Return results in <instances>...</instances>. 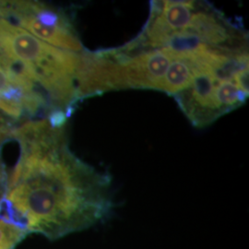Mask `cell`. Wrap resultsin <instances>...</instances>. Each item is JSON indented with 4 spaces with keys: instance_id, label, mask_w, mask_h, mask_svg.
<instances>
[{
    "instance_id": "cell-1",
    "label": "cell",
    "mask_w": 249,
    "mask_h": 249,
    "mask_svg": "<svg viewBox=\"0 0 249 249\" xmlns=\"http://www.w3.org/2000/svg\"><path fill=\"white\" fill-rule=\"evenodd\" d=\"M18 161L0 196V220L57 240L103 223L112 214V179L72 152L63 128L47 119L15 127Z\"/></svg>"
},
{
    "instance_id": "cell-3",
    "label": "cell",
    "mask_w": 249,
    "mask_h": 249,
    "mask_svg": "<svg viewBox=\"0 0 249 249\" xmlns=\"http://www.w3.org/2000/svg\"><path fill=\"white\" fill-rule=\"evenodd\" d=\"M248 35L237 23L224 17L209 3L196 1L187 26L170 38L163 48L176 52L207 47L229 53H247Z\"/></svg>"
},
{
    "instance_id": "cell-8",
    "label": "cell",
    "mask_w": 249,
    "mask_h": 249,
    "mask_svg": "<svg viewBox=\"0 0 249 249\" xmlns=\"http://www.w3.org/2000/svg\"><path fill=\"white\" fill-rule=\"evenodd\" d=\"M36 84L18 69L0 70V95L17 85Z\"/></svg>"
},
{
    "instance_id": "cell-7",
    "label": "cell",
    "mask_w": 249,
    "mask_h": 249,
    "mask_svg": "<svg viewBox=\"0 0 249 249\" xmlns=\"http://www.w3.org/2000/svg\"><path fill=\"white\" fill-rule=\"evenodd\" d=\"M27 233L15 224L0 220V247L5 249H14Z\"/></svg>"
},
{
    "instance_id": "cell-5",
    "label": "cell",
    "mask_w": 249,
    "mask_h": 249,
    "mask_svg": "<svg viewBox=\"0 0 249 249\" xmlns=\"http://www.w3.org/2000/svg\"><path fill=\"white\" fill-rule=\"evenodd\" d=\"M221 80L210 68L196 72L186 89L174 97L188 120L204 127L221 117L216 102V89Z\"/></svg>"
},
{
    "instance_id": "cell-9",
    "label": "cell",
    "mask_w": 249,
    "mask_h": 249,
    "mask_svg": "<svg viewBox=\"0 0 249 249\" xmlns=\"http://www.w3.org/2000/svg\"><path fill=\"white\" fill-rule=\"evenodd\" d=\"M13 128H0V145L4 142L7 139H9V137H11V131ZM6 172H5V168L4 165L2 163V160L0 158V196L2 195V191L4 188V185H5V181H6Z\"/></svg>"
},
{
    "instance_id": "cell-6",
    "label": "cell",
    "mask_w": 249,
    "mask_h": 249,
    "mask_svg": "<svg viewBox=\"0 0 249 249\" xmlns=\"http://www.w3.org/2000/svg\"><path fill=\"white\" fill-rule=\"evenodd\" d=\"M249 94L234 80H221L216 89V102L221 116L245 105Z\"/></svg>"
},
{
    "instance_id": "cell-2",
    "label": "cell",
    "mask_w": 249,
    "mask_h": 249,
    "mask_svg": "<svg viewBox=\"0 0 249 249\" xmlns=\"http://www.w3.org/2000/svg\"><path fill=\"white\" fill-rule=\"evenodd\" d=\"M0 50L36 83L53 110H61L71 116L79 102L77 72L81 52L48 45L3 17H0Z\"/></svg>"
},
{
    "instance_id": "cell-10",
    "label": "cell",
    "mask_w": 249,
    "mask_h": 249,
    "mask_svg": "<svg viewBox=\"0 0 249 249\" xmlns=\"http://www.w3.org/2000/svg\"><path fill=\"white\" fill-rule=\"evenodd\" d=\"M0 249H3V248H2V247H0Z\"/></svg>"
},
{
    "instance_id": "cell-4",
    "label": "cell",
    "mask_w": 249,
    "mask_h": 249,
    "mask_svg": "<svg viewBox=\"0 0 249 249\" xmlns=\"http://www.w3.org/2000/svg\"><path fill=\"white\" fill-rule=\"evenodd\" d=\"M176 51L168 48L126 52L109 49L107 63L110 91L123 89L160 90Z\"/></svg>"
}]
</instances>
